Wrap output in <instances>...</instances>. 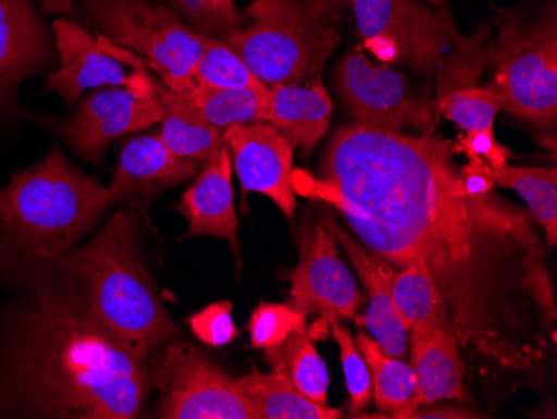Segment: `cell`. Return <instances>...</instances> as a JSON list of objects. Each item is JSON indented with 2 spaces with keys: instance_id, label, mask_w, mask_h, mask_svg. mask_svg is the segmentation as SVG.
I'll use <instances>...</instances> for the list:
<instances>
[{
  "instance_id": "obj_31",
  "label": "cell",
  "mask_w": 557,
  "mask_h": 419,
  "mask_svg": "<svg viewBox=\"0 0 557 419\" xmlns=\"http://www.w3.org/2000/svg\"><path fill=\"white\" fill-rule=\"evenodd\" d=\"M308 328V316L297 311L290 305H275V303H261L250 315L247 331H249L252 348H277L290 334Z\"/></svg>"
},
{
  "instance_id": "obj_20",
  "label": "cell",
  "mask_w": 557,
  "mask_h": 419,
  "mask_svg": "<svg viewBox=\"0 0 557 419\" xmlns=\"http://www.w3.org/2000/svg\"><path fill=\"white\" fill-rule=\"evenodd\" d=\"M197 172L199 162L174 155L159 134L136 137L122 149L108 187L109 202L114 205L136 194L177 186L193 180Z\"/></svg>"
},
{
  "instance_id": "obj_27",
  "label": "cell",
  "mask_w": 557,
  "mask_h": 419,
  "mask_svg": "<svg viewBox=\"0 0 557 419\" xmlns=\"http://www.w3.org/2000/svg\"><path fill=\"white\" fill-rule=\"evenodd\" d=\"M265 89H214L194 83L186 93L181 94L189 97L212 126L225 131L239 124L262 122V97Z\"/></svg>"
},
{
  "instance_id": "obj_1",
  "label": "cell",
  "mask_w": 557,
  "mask_h": 419,
  "mask_svg": "<svg viewBox=\"0 0 557 419\" xmlns=\"http://www.w3.org/2000/svg\"><path fill=\"white\" fill-rule=\"evenodd\" d=\"M456 140L339 127L319 174L294 169L296 194L339 212L369 251L400 271L421 259L461 352L486 383L528 384L556 343L546 249L528 208L466 190Z\"/></svg>"
},
{
  "instance_id": "obj_34",
  "label": "cell",
  "mask_w": 557,
  "mask_h": 419,
  "mask_svg": "<svg viewBox=\"0 0 557 419\" xmlns=\"http://www.w3.org/2000/svg\"><path fill=\"white\" fill-rule=\"evenodd\" d=\"M458 152H465L466 156L483 159L490 168L499 169L508 165V147H504L496 139L494 131H479V133H462L456 140Z\"/></svg>"
},
{
  "instance_id": "obj_2",
  "label": "cell",
  "mask_w": 557,
  "mask_h": 419,
  "mask_svg": "<svg viewBox=\"0 0 557 419\" xmlns=\"http://www.w3.org/2000/svg\"><path fill=\"white\" fill-rule=\"evenodd\" d=\"M15 319L0 355V416L134 419L154 377L50 280Z\"/></svg>"
},
{
  "instance_id": "obj_15",
  "label": "cell",
  "mask_w": 557,
  "mask_h": 419,
  "mask_svg": "<svg viewBox=\"0 0 557 419\" xmlns=\"http://www.w3.org/2000/svg\"><path fill=\"white\" fill-rule=\"evenodd\" d=\"M322 223L333 234L337 246L344 249L350 264L361 278L368 293L369 308L362 318H356L359 326L377 341L386 355L393 358H406L408 355V328L404 326L403 319L394 308L391 286H393L396 269L391 268L386 261L369 251L352 234L347 233L339 221L334 218L333 209L325 208L321 215Z\"/></svg>"
},
{
  "instance_id": "obj_23",
  "label": "cell",
  "mask_w": 557,
  "mask_h": 419,
  "mask_svg": "<svg viewBox=\"0 0 557 419\" xmlns=\"http://www.w3.org/2000/svg\"><path fill=\"white\" fill-rule=\"evenodd\" d=\"M354 341L371 371L372 396L377 409L391 418L408 419L416 396L412 366L404 359L386 355L377 341L364 330H359Z\"/></svg>"
},
{
  "instance_id": "obj_12",
  "label": "cell",
  "mask_w": 557,
  "mask_h": 419,
  "mask_svg": "<svg viewBox=\"0 0 557 419\" xmlns=\"http://www.w3.org/2000/svg\"><path fill=\"white\" fill-rule=\"evenodd\" d=\"M299 261L290 273V303L304 316H318L325 324L358 318L364 296L341 258L333 234L322 219L297 236Z\"/></svg>"
},
{
  "instance_id": "obj_11",
  "label": "cell",
  "mask_w": 557,
  "mask_h": 419,
  "mask_svg": "<svg viewBox=\"0 0 557 419\" xmlns=\"http://www.w3.org/2000/svg\"><path fill=\"white\" fill-rule=\"evenodd\" d=\"M162 114L164 109L147 71L140 86L114 87L89 94L71 118L36 119L61 134L77 155L97 162L112 140L147 130L161 122Z\"/></svg>"
},
{
  "instance_id": "obj_10",
  "label": "cell",
  "mask_w": 557,
  "mask_h": 419,
  "mask_svg": "<svg viewBox=\"0 0 557 419\" xmlns=\"http://www.w3.org/2000/svg\"><path fill=\"white\" fill-rule=\"evenodd\" d=\"M152 377L162 393L158 418L258 419L237 380L189 343L171 344Z\"/></svg>"
},
{
  "instance_id": "obj_30",
  "label": "cell",
  "mask_w": 557,
  "mask_h": 419,
  "mask_svg": "<svg viewBox=\"0 0 557 419\" xmlns=\"http://www.w3.org/2000/svg\"><path fill=\"white\" fill-rule=\"evenodd\" d=\"M199 36L225 37L243 26L234 0H164Z\"/></svg>"
},
{
  "instance_id": "obj_13",
  "label": "cell",
  "mask_w": 557,
  "mask_h": 419,
  "mask_svg": "<svg viewBox=\"0 0 557 419\" xmlns=\"http://www.w3.org/2000/svg\"><path fill=\"white\" fill-rule=\"evenodd\" d=\"M234 171L246 193L269 197L287 219L296 214L294 149L268 122L227 127L222 133Z\"/></svg>"
},
{
  "instance_id": "obj_4",
  "label": "cell",
  "mask_w": 557,
  "mask_h": 419,
  "mask_svg": "<svg viewBox=\"0 0 557 419\" xmlns=\"http://www.w3.org/2000/svg\"><path fill=\"white\" fill-rule=\"evenodd\" d=\"M109 189L54 147L0 189V274L37 284L104 214Z\"/></svg>"
},
{
  "instance_id": "obj_17",
  "label": "cell",
  "mask_w": 557,
  "mask_h": 419,
  "mask_svg": "<svg viewBox=\"0 0 557 419\" xmlns=\"http://www.w3.org/2000/svg\"><path fill=\"white\" fill-rule=\"evenodd\" d=\"M408 343L416 374V396L408 419L418 409L437 403L468 402V368L453 331L441 326L416 328L408 331Z\"/></svg>"
},
{
  "instance_id": "obj_16",
  "label": "cell",
  "mask_w": 557,
  "mask_h": 419,
  "mask_svg": "<svg viewBox=\"0 0 557 419\" xmlns=\"http://www.w3.org/2000/svg\"><path fill=\"white\" fill-rule=\"evenodd\" d=\"M175 211L184 215L186 236H212L227 239L240 258L239 218L234 206L233 161L230 149L221 147L197 172L193 186L183 194Z\"/></svg>"
},
{
  "instance_id": "obj_24",
  "label": "cell",
  "mask_w": 557,
  "mask_h": 419,
  "mask_svg": "<svg viewBox=\"0 0 557 419\" xmlns=\"http://www.w3.org/2000/svg\"><path fill=\"white\" fill-rule=\"evenodd\" d=\"M391 296L408 331L428 326L453 331L446 303L421 259L397 271L391 286Z\"/></svg>"
},
{
  "instance_id": "obj_19",
  "label": "cell",
  "mask_w": 557,
  "mask_h": 419,
  "mask_svg": "<svg viewBox=\"0 0 557 419\" xmlns=\"http://www.w3.org/2000/svg\"><path fill=\"white\" fill-rule=\"evenodd\" d=\"M333 101L321 79L311 84L268 86L262 97V122H268L302 158L314 152L327 134Z\"/></svg>"
},
{
  "instance_id": "obj_33",
  "label": "cell",
  "mask_w": 557,
  "mask_h": 419,
  "mask_svg": "<svg viewBox=\"0 0 557 419\" xmlns=\"http://www.w3.org/2000/svg\"><path fill=\"white\" fill-rule=\"evenodd\" d=\"M187 323L194 336L211 348L227 346L239 336V330L234 324L231 301L212 303L196 315L189 316Z\"/></svg>"
},
{
  "instance_id": "obj_18",
  "label": "cell",
  "mask_w": 557,
  "mask_h": 419,
  "mask_svg": "<svg viewBox=\"0 0 557 419\" xmlns=\"http://www.w3.org/2000/svg\"><path fill=\"white\" fill-rule=\"evenodd\" d=\"M49 62V37L30 0H0V109H11L18 84Z\"/></svg>"
},
{
  "instance_id": "obj_36",
  "label": "cell",
  "mask_w": 557,
  "mask_h": 419,
  "mask_svg": "<svg viewBox=\"0 0 557 419\" xmlns=\"http://www.w3.org/2000/svg\"><path fill=\"white\" fill-rule=\"evenodd\" d=\"M429 4L433 5V8H440V5H444V0H428Z\"/></svg>"
},
{
  "instance_id": "obj_3",
  "label": "cell",
  "mask_w": 557,
  "mask_h": 419,
  "mask_svg": "<svg viewBox=\"0 0 557 419\" xmlns=\"http://www.w3.org/2000/svg\"><path fill=\"white\" fill-rule=\"evenodd\" d=\"M47 280L140 361L177 333L144 262L133 212H115L94 241L62 256Z\"/></svg>"
},
{
  "instance_id": "obj_28",
  "label": "cell",
  "mask_w": 557,
  "mask_h": 419,
  "mask_svg": "<svg viewBox=\"0 0 557 419\" xmlns=\"http://www.w3.org/2000/svg\"><path fill=\"white\" fill-rule=\"evenodd\" d=\"M197 86L214 89H265L246 62L222 37H205V46L194 65Z\"/></svg>"
},
{
  "instance_id": "obj_6",
  "label": "cell",
  "mask_w": 557,
  "mask_h": 419,
  "mask_svg": "<svg viewBox=\"0 0 557 419\" xmlns=\"http://www.w3.org/2000/svg\"><path fill=\"white\" fill-rule=\"evenodd\" d=\"M497 36L486 46L487 89L500 111L553 133L557 122V12L528 21L515 12H500Z\"/></svg>"
},
{
  "instance_id": "obj_22",
  "label": "cell",
  "mask_w": 557,
  "mask_h": 419,
  "mask_svg": "<svg viewBox=\"0 0 557 419\" xmlns=\"http://www.w3.org/2000/svg\"><path fill=\"white\" fill-rule=\"evenodd\" d=\"M237 384L258 419H339L344 415L343 408L318 405L302 396L281 362H271L269 373L252 369Z\"/></svg>"
},
{
  "instance_id": "obj_7",
  "label": "cell",
  "mask_w": 557,
  "mask_h": 419,
  "mask_svg": "<svg viewBox=\"0 0 557 419\" xmlns=\"http://www.w3.org/2000/svg\"><path fill=\"white\" fill-rule=\"evenodd\" d=\"M84 14L117 46L136 52L174 93L193 86L205 36L189 29L174 9L156 0H81Z\"/></svg>"
},
{
  "instance_id": "obj_32",
  "label": "cell",
  "mask_w": 557,
  "mask_h": 419,
  "mask_svg": "<svg viewBox=\"0 0 557 419\" xmlns=\"http://www.w3.org/2000/svg\"><path fill=\"white\" fill-rule=\"evenodd\" d=\"M329 326L341 349V365H343L347 393H349V416L358 418L372 402L371 371L350 331L339 321H333Z\"/></svg>"
},
{
  "instance_id": "obj_25",
  "label": "cell",
  "mask_w": 557,
  "mask_h": 419,
  "mask_svg": "<svg viewBox=\"0 0 557 419\" xmlns=\"http://www.w3.org/2000/svg\"><path fill=\"white\" fill-rule=\"evenodd\" d=\"M487 176L496 187H506L518 193L528 205L529 211L536 219L546 234L549 246L557 243V169L556 168H521V165H504L493 169L484 165Z\"/></svg>"
},
{
  "instance_id": "obj_8",
  "label": "cell",
  "mask_w": 557,
  "mask_h": 419,
  "mask_svg": "<svg viewBox=\"0 0 557 419\" xmlns=\"http://www.w3.org/2000/svg\"><path fill=\"white\" fill-rule=\"evenodd\" d=\"M362 44L379 62L434 76L465 40L446 4L419 0H349Z\"/></svg>"
},
{
  "instance_id": "obj_21",
  "label": "cell",
  "mask_w": 557,
  "mask_h": 419,
  "mask_svg": "<svg viewBox=\"0 0 557 419\" xmlns=\"http://www.w3.org/2000/svg\"><path fill=\"white\" fill-rule=\"evenodd\" d=\"M152 87L164 109L159 136L174 155L202 164L225 146L221 130L206 121L186 94L174 93L154 77Z\"/></svg>"
},
{
  "instance_id": "obj_9",
  "label": "cell",
  "mask_w": 557,
  "mask_h": 419,
  "mask_svg": "<svg viewBox=\"0 0 557 419\" xmlns=\"http://www.w3.org/2000/svg\"><path fill=\"white\" fill-rule=\"evenodd\" d=\"M334 81L356 126L414 134L436 130V101L414 89L403 72L386 62L371 61L361 49L341 59Z\"/></svg>"
},
{
  "instance_id": "obj_35",
  "label": "cell",
  "mask_w": 557,
  "mask_h": 419,
  "mask_svg": "<svg viewBox=\"0 0 557 419\" xmlns=\"http://www.w3.org/2000/svg\"><path fill=\"white\" fill-rule=\"evenodd\" d=\"M37 4L42 9L44 14L72 15V17L83 21L79 12L74 9V0H37Z\"/></svg>"
},
{
  "instance_id": "obj_14",
  "label": "cell",
  "mask_w": 557,
  "mask_h": 419,
  "mask_svg": "<svg viewBox=\"0 0 557 419\" xmlns=\"http://www.w3.org/2000/svg\"><path fill=\"white\" fill-rule=\"evenodd\" d=\"M55 46L61 67L47 79L46 89L55 90L72 106L79 101L86 90L97 87H137L146 79V64L127 76L125 64L106 51L99 37H94L71 19L54 22Z\"/></svg>"
},
{
  "instance_id": "obj_29",
  "label": "cell",
  "mask_w": 557,
  "mask_h": 419,
  "mask_svg": "<svg viewBox=\"0 0 557 419\" xmlns=\"http://www.w3.org/2000/svg\"><path fill=\"white\" fill-rule=\"evenodd\" d=\"M436 109L462 133L494 131V122L500 112L496 97L481 84L461 87L436 97Z\"/></svg>"
},
{
  "instance_id": "obj_5",
  "label": "cell",
  "mask_w": 557,
  "mask_h": 419,
  "mask_svg": "<svg viewBox=\"0 0 557 419\" xmlns=\"http://www.w3.org/2000/svg\"><path fill=\"white\" fill-rule=\"evenodd\" d=\"M349 0H250L249 26L225 37L264 86L311 84L341 42L337 22Z\"/></svg>"
},
{
  "instance_id": "obj_26",
  "label": "cell",
  "mask_w": 557,
  "mask_h": 419,
  "mask_svg": "<svg viewBox=\"0 0 557 419\" xmlns=\"http://www.w3.org/2000/svg\"><path fill=\"white\" fill-rule=\"evenodd\" d=\"M265 359L284 365L290 381L302 396L318 405L327 406V366L315 349L309 328L290 334L277 348L268 349Z\"/></svg>"
}]
</instances>
